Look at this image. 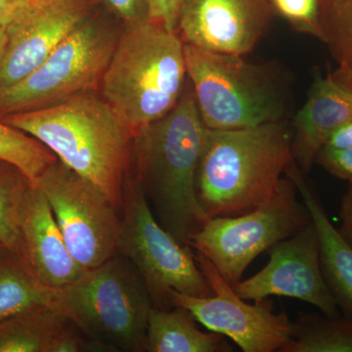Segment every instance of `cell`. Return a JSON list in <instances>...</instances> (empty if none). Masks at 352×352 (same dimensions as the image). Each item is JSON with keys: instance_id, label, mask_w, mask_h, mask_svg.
<instances>
[{"instance_id": "6da1fadb", "label": "cell", "mask_w": 352, "mask_h": 352, "mask_svg": "<svg viewBox=\"0 0 352 352\" xmlns=\"http://www.w3.org/2000/svg\"><path fill=\"white\" fill-rule=\"evenodd\" d=\"M207 132L188 80L175 107L133 136L134 178L159 223L182 245L210 219L196 194Z\"/></svg>"}, {"instance_id": "7a4b0ae2", "label": "cell", "mask_w": 352, "mask_h": 352, "mask_svg": "<svg viewBox=\"0 0 352 352\" xmlns=\"http://www.w3.org/2000/svg\"><path fill=\"white\" fill-rule=\"evenodd\" d=\"M2 120L43 143L59 161L96 185L120 212L134 133L96 89Z\"/></svg>"}, {"instance_id": "3957f363", "label": "cell", "mask_w": 352, "mask_h": 352, "mask_svg": "<svg viewBox=\"0 0 352 352\" xmlns=\"http://www.w3.org/2000/svg\"><path fill=\"white\" fill-rule=\"evenodd\" d=\"M292 138L283 120L235 131L208 129L196 194L208 219L248 214L276 196L296 164Z\"/></svg>"}, {"instance_id": "277c9868", "label": "cell", "mask_w": 352, "mask_h": 352, "mask_svg": "<svg viewBox=\"0 0 352 352\" xmlns=\"http://www.w3.org/2000/svg\"><path fill=\"white\" fill-rule=\"evenodd\" d=\"M187 80L182 38L148 21L120 32L100 94L135 133L175 107Z\"/></svg>"}, {"instance_id": "5b68a950", "label": "cell", "mask_w": 352, "mask_h": 352, "mask_svg": "<svg viewBox=\"0 0 352 352\" xmlns=\"http://www.w3.org/2000/svg\"><path fill=\"white\" fill-rule=\"evenodd\" d=\"M153 307L140 273L120 252L74 283L52 289L50 302L105 352L146 351Z\"/></svg>"}, {"instance_id": "8992f818", "label": "cell", "mask_w": 352, "mask_h": 352, "mask_svg": "<svg viewBox=\"0 0 352 352\" xmlns=\"http://www.w3.org/2000/svg\"><path fill=\"white\" fill-rule=\"evenodd\" d=\"M184 55L187 78L207 129L235 131L283 120L286 98L265 66L189 44H184Z\"/></svg>"}, {"instance_id": "52a82bcc", "label": "cell", "mask_w": 352, "mask_h": 352, "mask_svg": "<svg viewBox=\"0 0 352 352\" xmlns=\"http://www.w3.org/2000/svg\"><path fill=\"white\" fill-rule=\"evenodd\" d=\"M120 32L89 16L24 80L0 90V116L50 107L100 85Z\"/></svg>"}, {"instance_id": "ba28073f", "label": "cell", "mask_w": 352, "mask_h": 352, "mask_svg": "<svg viewBox=\"0 0 352 352\" xmlns=\"http://www.w3.org/2000/svg\"><path fill=\"white\" fill-rule=\"evenodd\" d=\"M120 217L119 252L140 273L155 307H175L171 289L194 296L212 295L192 248L178 242L159 223L142 189L129 173Z\"/></svg>"}, {"instance_id": "9c48e42d", "label": "cell", "mask_w": 352, "mask_h": 352, "mask_svg": "<svg viewBox=\"0 0 352 352\" xmlns=\"http://www.w3.org/2000/svg\"><path fill=\"white\" fill-rule=\"evenodd\" d=\"M298 194L295 182L286 175L277 195L268 203L248 214L208 219L190 238L188 245L214 264L234 287L259 254L311 223Z\"/></svg>"}, {"instance_id": "30bf717a", "label": "cell", "mask_w": 352, "mask_h": 352, "mask_svg": "<svg viewBox=\"0 0 352 352\" xmlns=\"http://www.w3.org/2000/svg\"><path fill=\"white\" fill-rule=\"evenodd\" d=\"M32 183L47 199L69 252L85 270L119 254L120 212L96 185L59 160Z\"/></svg>"}, {"instance_id": "8fae6325", "label": "cell", "mask_w": 352, "mask_h": 352, "mask_svg": "<svg viewBox=\"0 0 352 352\" xmlns=\"http://www.w3.org/2000/svg\"><path fill=\"white\" fill-rule=\"evenodd\" d=\"M194 254L212 295L194 296L171 289L173 305L188 310L204 327L228 338L244 352H280L293 332V323L287 314H275L267 298L254 300V305L247 302L214 264L203 254Z\"/></svg>"}, {"instance_id": "7c38bea8", "label": "cell", "mask_w": 352, "mask_h": 352, "mask_svg": "<svg viewBox=\"0 0 352 352\" xmlns=\"http://www.w3.org/2000/svg\"><path fill=\"white\" fill-rule=\"evenodd\" d=\"M320 238L314 222L270 249V263L254 276L233 287L245 300L270 296L296 298L338 316L339 307L331 294L320 265Z\"/></svg>"}, {"instance_id": "4fadbf2b", "label": "cell", "mask_w": 352, "mask_h": 352, "mask_svg": "<svg viewBox=\"0 0 352 352\" xmlns=\"http://www.w3.org/2000/svg\"><path fill=\"white\" fill-rule=\"evenodd\" d=\"M273 15L268 0H183L176 32L183 43L199 50L244 56Z\"/></svg>"}, {"instance_id": "5bb4252c", "label": "cell", "mask_w": 352, "mask_h": 352, "mask_svg": "<svg viewBox=\"0 0 352 352\" xmlns=\"http://www.w3.org/2000/svg\"><path fill=\"white\" fill-rule=\"evenodd\" d=\"M89 16L88 0H34L6 27L8 43L0 65V90L24 80Z\"/></svg>"}, {"instance_id": "9a60e30c", "label": "cell", "mask_w": 352, "mask_h": 352, "mask_svg": "<svg viewBox=\"0 0 352 352\" xmlns=\"http://www.w3.org/2000/svg\"><path fill=\"white\" fill-rule=\"evenodd\" d=\"M17 254L36 280L50 289L74 283L87 271L72 256L47 199L34 183L25 204Z\"/></svg>"}, {"instance_id": "2e32d148", "label": "cell", "mask_w": 352, "mask_h": 352, "mask_svg": "<svg viewBox=\"0 0 352 352\" xmlns=\"http://www.w3.org/2000/svg\"><path fill=\"white\" fill-rule=\"evenodd\" d=\"M352 120V87L333 73L316 75L307 100L294 120L292 152L298 168L307 173L330 134Z\"/></svg>"}, {"instance_id": "e0dca14e", "label": "cell", "mask_w": 352, "mask_h": 352, "mask_svg": "<svg viewBox=\"0 0 352 352\" xmlns=\"http://www.w3.org/2000/svg\"><path fill=\"white\" fill-rule=\"evenodd\" d=\"M90 340L67 317L45 307L0 322V352H82Z\"/></svg>"}, {"instance_id": "ac0fdd59", "label": "cell", "mask_w": 352, "mask_h": 352, "mask_svg": "<svg viewBox=\"0 0 352 352\" xmlns=\"http://www.w3.org/2000/svg\"><path fill=\"white\" fill-rule=\"evenodd\" d=\"M298 194L309 212L320 238L322 274L338 307L352 315V247L347 244L329 219L316 193L303 177L298 166L289 171Z\"/></svg>"}, {"instance_id": "d6986e66", "label": "cell", "mask_w": 352, "mask_h": 352, "mask_svg": "<svg viewBox=\"0 0 352 352\" xmlns=\"http://www.w3.org/2000/svg\"><path fill=\"white\" fill-rule=\"evenodd\" d=\"M195 319L182 307H153L148 319L147 349L149 352H227L232 346L217 333H205Z\"/></svg>"}, {"instance_id": "ffe728a7", "label": "cell", "mask_w": 352, "mask_h": 352, "mask_svg": "<svg viewBox=\"0 0 352 352\" xmlns=\"http://www.w3.org/2000/svg\"><path fill=\"white\" fill-rule=\"evenodd\" d=\"M52 289L43 286L28 270L19 254L0 256V322L50 307Z\"/></svg>"}, {"instance_id": "44dd1931", "label": "cell", "mask_w": 352, "mask_h": 352, "mask_svg": "<svg viewBox=\"0 0 352 352\" xmlns=\"http://www.w3.org/2000/svg\"><path fill=\"white\" fill-rule=\"evenodd\" d=\"M280 352H352V315L300 314Z\"/></svg>"}, {"instance_id": "7402d4cb", "label": "cell", "mask_w": 352, "mask_h": 352, "mask_svg": "<svg viewBox=\"0 0 352 352\" xmlns=\"http://www.w3.org/2000/svg\"><path fill=\"white\" fill-rule=\"evenodd\" d=\"M323 43L339 67L333 75L352 87V0H320Z\"/></svg>"}, {"instance_id": "603a6c76", "label": "cell", "mask_w": 352, "mask_h": 352, "mask_svg": "<svg viewBox=\"0 0 352 352\" xmlns=\"http://www.w3.org/2000/svg\"><path fill=\"white\" fill-rule=\"evenodd\" d=\"M32 183L12 164L0 161V244L18 254L21 223Z\"/></svg>"}, {"instance_id": "cb8c5ba5", "label": "cell", "mask_w": 352, "mask_h": 352, "mask_svg": "<svg viewBox=\"0 0 352 352\" xmlns=\"http://www.w3.org/2000/svg\"><path fill=\"white\" fill-rule=\"evenodd\" d=\"M57 160L36 138L0 120V161L12 164L32 183Z\"/></svg>"}, {"instance_id": "d4e9b609", "label": "cell", "mask_w": 352, "mask_h": 352, "mask_svg": "<svg viewBox=\"0 0 352 352\" xmlns=\"http://www.w3.org/2000/svg\"><path fill=\"white\" fill-rule=\"evenodd\" d=\"M273 13L280 16L300 34L323 41L320 0H268Z\"/></svg>"}, {"instance_id": "484cf974", "label": "cell", "mask_w": 352, "mask_h": 352, "mask_svg": "<svg viewBox=\"0 0 352 352\" xmlns=\"http://www.w3.org/2000/svg\"><path fill=\"white\" fill-rule=\"evenodd\" d=\"M315 162L331 175L352 182V148L337 150L322 147Z\"/></svg>"}, {"instance_id": "4316f807", "label": "cell", "mask_w": 352, "mask_h": 352, "mask_svg": "<svg viewBox=\"0 0 352 352\" xmlns=\"http://www.w3.org/2000/svg\"><path fill=\"white\" fill-rule=\"evenodd\" d=\"M126 25L150 21L149 0H103Z\"/></svg>"}, {"instance_id": "83f0119b", "label": "cell", "mask_w": 352, "mask_h": 352, "mask_svg": "<svg viewBox=\"0 0 352 352\" xmlns=\"http://www.w3.org/2000/svg\"><path fill=\"white\" fill-rule=\"evenodd\" d=\"M183 0H149L150 21L176 32Z\"/></svg>"}, {"instance_id": "f1b7e54d", "label": "cell", "mask_w": 352, "mask_h": 352, "mask_svg": "<svg viewBox=\"0 0 352 352\" xmlns=\"http://www.w3.org/2000/svg\"><path fill=\"white\" fill-rule=\"evenodd\" d=\"M340 236L352 247V182H349L346 193L342 196L340 208Z\"/></svg>"}, {"instance_id": "f546056e", "label": "cell", "mask_w": 352, "mask_h": 352, "mask_svg": "<svg viewBox=\"0 0 352 352\" xmlns=\"http://www.w3.org/2000/svg\"><path fill=\"white\" fill-rule=\"evenodd\" d=\"M34 0H0V25L7 27L19 17Z\"/></svg>"}, {"instance_id": "4dcf8cb0", "label": "cell", "mask_w": 352, "mask_h": 352, "mask_svg": "<svg viewBox=\"0 0 352 352\" xmlns=\"http://www.w3.org/2000/svg\"><path fill=\"white\" fill-rule=\"evenodd\" d=\"M323 147L346 150L352 148V120L336 129L330 134Z\"/></svg>"}, {"instance_id": "1f68e13d", "label": "cell", "mask_w": 352, "mask_h": 352, "mask_svg": "<svg viewBox=\"0 0 352 352\" xmlns=\"http://www.w3.org/2000/svg\"><path fill=\"white\" fill-rule=\"evenodd\" d=\"M7 43H8V34H7L6 27L0 25V65L6 54Z\"/></svg>"}, {"instance_id": "d6a6232c", "label": "cell", "mask_w": 352, "mask_h": 352, "mask_svg": "<svg viewBox=\"0 0 352 352\" xmlns=\"http://www.w3.org/2000/svg\"><path fill=\"white\" fill-rule=\"evenodd\" d=\"M7 251H8V249L4 247L3 245L0 244V256H1L2 254H3L4 252H6Z\"/></svg>"}]
</instances>
